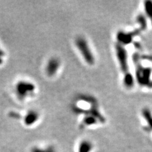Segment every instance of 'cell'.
<instances>
[{"label":"cell","mask_w":152,"mask_h":152,"mask_svg":"<svg viewBox=\"0 0 152 152\" xmlns=\"http://www.w3.org/2000/svg\"><path fill=\"white\" fill-rule=\"evenodd\" d=\"M14 91L17 98L20 101H25L34 94L36 91L35 85L29 80H21L16 83Z\"/></svg>","instance_id":"6da1fadb"},{"label":"cell","mask_w":152,"mask_h":152,"mask_svg":"<svg viewBox=\"0 0 152 152\" xmlns=\"http://www.w3.org/2000/svg\"><path fill=\"white\" fill-rule=\"evenodd\" d=\"M75 45L86 61L89 65H93L94 58L87 41L83 37H78L75 41Z\"/></svg>","instance_id":"7a4b0ae2"},{"label":"cell","mask_w":152,"mask_h":152,"mask_svg":"<svg viewBox=\"0 0 152 152\" xmlns=\"http://www.w3.org/2000/svg\"><path fill=\"white\" fill-rule=\"evenodd\" d=\"M39 114L34 110H30L27 112L23 117V122L27 126H32L38 121Z\"/></svg>","instance_id":"3957f363"},{"label":"cell","mask_w":152,"mask_h":152,"mask_svg":"<svg viewBox=\"0 0 152 152\" xmlns=\"http://www.w3.org/2000/svg\"><path fill=\"white\" fill-rule=\"evenodd\" d=\"M60 67V61L56 58H51L46 66V72L48 75H54Z\"/></svg>","instance_id":"277c9868"},{"label":"cell","mask_w":152,"mask_h":152,"mask_svg":"<svg viewBox=\"0 0 152 152\" xmlns=\"http://www.w3.org/2000/svg\"><path fill=\"white\" fill-rule=\"evenodd\" d=\"M117 55L122 69L124 72H126V69H127V60L126 50L122 47L117 48Z\"/></svg>","instance_id":"5b68a950"},{"label":"cell","mask_w":152,"mask_h":152,"mask_svg":"<svg viewBox=\"0 0 152 152\" xmlns=\"http://www.w3.org/2000/svg\"><path fill=\"white\" fill-rule=\"evenodd\" d=\"M145 11L146 14H148V16L151 19L152 22V2L151 1H146L145 4Z\"/></svg>","instance_id":"8992f818"},{"label":"cell","mask_w":152,"mask_h":152,"mask_svg":"<svg viewBox=\"0 0 152 152\" xmlns=\"http://www.w3.org/2000/svg\"><path fill=\"white\" fill-rule=\"evenodd\" d=\"M31 152H53V151L51 148L42 149V148H38V147H35V148H33L32 149Z\"/></svg>","instance_id":"52a82bcc"},{"label":"cell","mask_w":152,"mask_h":152,"mask_svg":"<svg viewBox=\"0 0 152 152\" xmlns=\"http://www.w3.org/2000/svg\"><path fill=\"white\" fill-rule=\"evenodd\" d=\"M4 57H5V53H4V51L1 49V48L0 47V65L3 63Z\"/></svg>","instance_id":"ba28073f"}]
</instances>
